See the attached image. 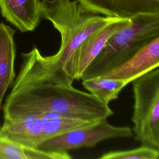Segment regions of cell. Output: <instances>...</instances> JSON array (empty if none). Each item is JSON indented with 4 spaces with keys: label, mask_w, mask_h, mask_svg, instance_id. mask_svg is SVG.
Listing matches in <instances>:
<instances>
[{
    "label": "cell",
    "mask_w": 159,
    "mask_h": 159,
    "mask_svg": "<svg viewBox=\"0 0 159 159\" xmlns=\"http://www.w3.org/2000/svg\"><path fill=\"white\" fill-rule=\"evenodd\" d=\"M42 17L50 20L59 32L60 48L55 54L43 56L34 46L30 52L22 53L20 69L57 84L72 86L75 80L73 60L79 47L116 17L87 12L77 0H42Z\"/></svg>",
    "instance_id": "6da1fadb"
},
{
    "label": "cell",
    "mask_w": 159,
    "mask_h": 159,
    "mask_svg": "<svg viewBox=\"0 0 159 159\" xmlns=\"http://www.w3.org/2000/svg\"><path fill=\"white\" fill-rule=\"evenodd\" d=\"M4 120L52 114L97 122L113 114L108 104L72 86L57 84L37 75L19 70L2 106Z\"/></svg>",
    "instance_id": "7a4b0ae2"
},
{
    "label": "cell",
    "mask_w": 159,
    "mask_h": 159,
    "mask_svg": "<svg viewBox=\"0 0 159 159\" xmlns=\"http://www.w3.org/2000/svg\"><path fill=\"white\" fill-rule=\"evenodd\" d=\"M130 19L129 25L110 38L80 80L99 77L113 70L159 36V13L139 15Z\"/></svg>",
    "instance_id": "3957f363"
},
{
    "label": "cell",
    "mask_w": 159,
    "mask_h": 159,
    "mask_svg": "<svg viewBox=\"0 0 159 159\" xmlns=\"http://www.w3.org/2000/svg\"><path fill=\"white\" fill-rule=\"evenodd\" d=\"M132 83L133 135L142 145L159 150V67L137 77Z\"/></svg>",
    "instance_id": "277c9868"
},
{
    "label": "cell",
    "mask_w": 159,
    "mask_h": 159,
    "mask_svg": "<svg viewBox=\"0 0 159 159\" xmlns=\"http://www.w3.org/2000/svg\"><path fill=\"white\" fill-rule=\"evenodd\" d=\"M94 122L52 114L30 116L12 120H4L0 127V137L37 148L48 139Z\"/></svg>",
    "instance_id": "5b68a950"
},
{
    "label": "cell",
    "mask_w": 159,
    "mask_h": 159,
    "mask_svg": "<svg viewBox=\"0 0 159 159\" xmlns=\"http://www.w3.org/2000/svg\"><path fill=\"white\" fill-rule=\"evenodd\" d=\"M133 135L130 127L114 126L107 119H102L48 139L37 148L47 152H68L82 147H93L108 139L129 138Z\"/></svg>",
    "instance_id": "8992f818"
},
{
    "label": "cell",
    "mask_w": 159,
    "mask_h": 159,
    "mask_svg": "<svg viewBox=\"0 0 159 159\" xmlns=\"http://www.w3.org/2000/svg\"><path fill=\"white\" fill-rule=\"evenodd\" d=\"M131 23V19L116 17L88 37L79 47L73 60L75 80H80L90 63L99 55L106 43L116 33Z\"/></svg>",
    "instance_id": "52a82bcc"
},
{
    "label": "cell",
    "mask_w": 159,
    "mask_h": 159,
    "mask_svg": "<svg viewBox=\"0 0 159 159\" xmlns=\"http://www.w3.org/2000/svg\"><path fill=\"white\" fill-rule=\"evenodd\" d=\"M89 12L106 17L132 19L159 13V0H77Z\"/></svg>",
    "instance_id": "ba28073f"
},
{
    "label": "cell",
    "mask_w": 159,
    "mask_h": 159,
    "mask_svg": "<svg viewBox=\"0 0 159 159\" xmlns=\"http://www.w3.org/2000/svg\"><path fill=\"white\" fill-rule=\"evenodd\" d=\"M159 67V36L145 45L128 61L99 76L125 80L129 83L142 75Z\"/></svg>",
    "instance_id": "9c48e42d"
},
{
    "label": "cell",
    "mask_w": 159,
    "mask_h": 159,
    "mask_svg": "<svg viewBox=\"0 0 159 159\" xmlns=\"http://www.w3.org/2000/svg\"><path fill=\"white\" fill-rule=\"evenodd\" d=\"M0 12L20 32L33 31L42 18V0H0Z\"/></svg>",
    "instance_id": "30bf717a"
},
{
    "label": "cell",
    "mask_w": 159,
    "mask_h": 159,
    "mask_svg": "<svg viewBox=\"0 0 159 159\" xmlns=\"http://www.w3.org/2000/svg\"><path fill=\"white\" fill-rule=\"evenodd\" d=\"M15 34L14 29L0 22V111L2 108V104L6 93L12 86L16 76Z\"/></svg>",
    "instance_id": "8fae6325"
},
{
    "label": "cell",
    "mask_w": 159,
    "mask_h": 159,
    "mask_svg": "<svg viewBox=\"0 0 159 159\" xmlns=\"http://www.w3.org/2000/svg\"><path fill=\"white\" fill-rule=\"evenodd\" d=\"M68 152H47L0 137V159H70Z\"/></svg>",
    "instance_id": "7c38bea8"
},
{
    "label": "cell",
    "mask_w": 159,
    "mask_h": 159,
    "mask_svg": "<svg viewBox=\"0 0 159 159\" xmlns=\"http://www.w3.org/2000/svg\"><path fill=\"white\" fill-rule=\"evenodd\" d=\"M128 84L122 79L102 77L82 80V85L89 93L107 104L117 99L119 93Z\"/></svg>",
    "instance_id": "4fadbf2b"
},
{
    "label": "cell",
    "mask_w": 159,
    "mask_h": 159,
    "mask_svg": "<svg viewBox=\"0 0 159 159\" xmlns=\"http://www.w3.org/2000/svg\"><path fill=\"white\" fill-rule=\"evenodd\" d=\"M99 159H158L159 150L142 145L141 147L125 150L111 151L103 153Z\"/></svg>",
    "instance_id": "5bb4252c"
}]
</instances>
